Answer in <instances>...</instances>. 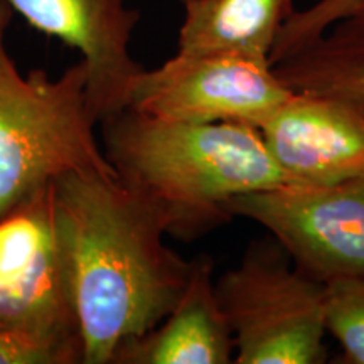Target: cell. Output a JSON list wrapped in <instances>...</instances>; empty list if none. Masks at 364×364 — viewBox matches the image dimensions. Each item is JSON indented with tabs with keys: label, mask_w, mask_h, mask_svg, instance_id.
Here are the masks:
<instances>
[{
	"label": "cell",
	"mask_w": 364,
	"mask_h": 364,
	"mask_svg": "<svg viewBox=\"0 0 364 364\" xmlns=\"http://www.w3.org/2000/svg\"><path fill=\"white\" fill-rule=\"evenodd\" d=\"M213 262L193 260V272L176 307L144 334L122 343L112 364H230L235 338L216 295Z\"/></svg>",
	"instance_id": "30bf717a"
},
{
	"label": "cell",
	"mask_w": 364,
	"mask_h": 364,
	"mask_svg": "<svg viewBox=\"0 0 364 364\" xmlns=\"http://www.w3.org/2000/svg\"><path fill=\"white\" fill-rule=\"evenodd\" d=\"M236 364L326 363V284L294 265L275 240L253 241L216 280Z\"/></svg>",
	"instance_id": "277c9868"
},
{
	"label": "cell",
	"mask_w": 364,
	"mask_h": 364,
	"mask_svg": "<svg viewBox=\"0 0 364 364\" xmlns=\"http://www.w3.org/2000/svg\"><path fill=\"white\" fill-rule=\"evenodd\" d=\"M273 68L292 91L364 100V0Z\"/></svg>",
	"instance_id": "7c38bea8"
},
{
	"label": "cell",
	"mask_w": 364,
	"mask_h": 364,
	"mask_svg": "<svg viewBox=\"0 0 364 364\" xmlns=\"http://www.w3.org/2000/svg\"><path fill=\"white\" fill-rule=\"evenodd\" d=\"M53 186L0 215V331L39 346L56 364H73L81 363V338L59 252Z\"/></svg>",
	"instance_id": "5b68a950"
},
{
	"label": "cell",
	"mask_w": 364,
	"mask_h": 364,
	"mask_svg": "<svg viewBox=\"0 0 364 364\" xmlns=\"http://www.w3.org/2000/svg\"><path fill=\"white\" fill-rule=\"evenodd\" d=\"M0 364H56L39 346L0 331Z\"/></svg>",
	"instance_id": "9a60e30c"
},
{
	"label": "cell",
	"mask_w": 364,
	"mask_h": 364,
	"mask_svg": "<svg viewBox=\"0 0 364 364\" xmlns=\"http://www.w3.org/2000/svg\"><path fill=\"white\" fill-rule=\"evenodd\" d=\"M294 12V0H189L177 53L243 54L270 61L282 27Z\"/></svg>",
	"instance_id": "8fae6325"
},
{
	"label": "cell",
	"mask_w": 364,
	"mask_h": 364,
	"mask_svg": "<svg viewBox=\"0 0 364 364\" xmlns=\"http://www.w3.org/2000/svg\"><path fill=\"white\" fill-rule=\"evenodd\" d=\"M11 21L0 0V215L61 176L117 174L95 132L85 63L58 78L22 75L7 48Z\"/></svg>",
	"instance_id": "3957f363"
},
{
	"label": "cell",
	"mask_w": 364,
	"mask_h": 364,
	"mask_svg": "<svg viewBox=\"0 0 364 364\" xmlns=\"http://www.w3.org/2000/svg\"><path fill=\"white\" fill-rule=\"evenodd\" d=\"M228 209L265 228L312 279H364V179L289 182L241 194Z\"/></svg>",
	"instance_id": "8992f818"
},
{
	"label": "cell",
	"mask_w": 364,
	"mask_h": 364,
	"mask_svg": "<svg viewBox=\"0 0 364 364\" xmlns=\"http://www.w3.org/2000/svg\"><path fill=\"white\" fill-rule=\"evenodd\" d=\"M258 130L292 182L364 179V100L294 91Z\"/></svg>",
	"instance_id": "9c48e42d"
},
{
	"label": "cell",
	"mask_w": 364,
	"mask_h": 364,
	"mask_svg": "<svg viewBox=\"0 0 364 364\" xmlns=\"http://www.w3.org/2000/svg\"><path fill=\"white\" fill-rule=\"evenodd\" d=\"M292 93L268 59L176 53L136 76L129 108L166 120L238 122L258 129Z\"/></svg>",
	"instance_id": "52a82bcc"
},
{
	"label": "cell",
	"mask_w": 364,
	"mask_h": 364,
	"mask_svg": "<svg viewBox=\"0 0 364 364\" xmlns=\"http://www.w3.org/2000/svg\"><path fill=\"white\" fill-rule=\"evenodd\" d=\"M34 29L81 54L88 100L98 124L129 108L132 85L144 68L130 54L140 14L127 0H4Z\"/></svg>",
	"instance_id": "ba28073f"
},
{
	"label": "cell",
	"mask_w": 364,
	"mask_h": 364,
	"mask_svg": "<svg viewBox=\"0 0 364 364\" xmlns=\"http://www.w3.org/2000/svg\"><path fill=\"white\" fill-rule=\"evenodd\" d=\"M179 2L182 4V6H184V4H186V2H189V0H179Z\"/></svg>",
	"instance_id": "2e32d148"
},
{
	"label": "cell",
	"mask_w": 364,
	"mask_h": 364,
	"mask_svg": "<svg viewBox=\"0 0 364 364\" xmlns=\"http://www.w3.org/2000/svg\"><path fill=\"white\" fill-rule=\"evenodd\" d=\"M326 324L343 349L341 361L364 364V279L327 282Z\"/></svg>",
	"instance_id": "4fadbf2b"
},
{
	"label": "cell",
	"mask_w": 364,
	"mask_h": 364,
	"mask_svg": "<svg viewBox=\"0 0 364 364\" xmlns=\"http://www.w3.org/2000/svg\"><path fill=\"white\" fill-rule=\"evenodd\" d=\"M53 189L81 364H112L118 346L154 329L176 307L193 260L164 243L157 215L118 174H66Z\"/></svg>",
	"instance_id": "6da1fadb"
},
{
	"label": "cell",
	"mask_w": 364,
	"mask_h": 364,
	"mask_svg": "<svg viewBox=\"0 0 364 364\" xmlns=\"http://www.w3.org/2000/svg\"><path fill=\"white\" fill-rule=\"evenodd\" d=\"M359 0H317L304 11H295L285 26L282 27L279 38L275 41L270 63L273 66L300 48L318 38L332 22H336L348 12Z\"/></svg>",
	"instance_id": "5bb4252c"
},
{
	"label": "cell",
	"mask_w": 364,
	"mask_h": 364,
	"mask_svg": "<svg viewBox=\"0 0 364 364\" xmlns=\"http://www.w3.org/2000/svg\"><path fill=\"white\" fill-rule=\"evenodd\" d=\"M105 156L167 235L204 236L233 220L231 199L292 182L257 127L177 122L127 110L105 118Z\"/></svg>",
	"instance_id": "7a4b0ae2"
}]
</instances>
